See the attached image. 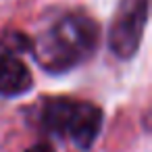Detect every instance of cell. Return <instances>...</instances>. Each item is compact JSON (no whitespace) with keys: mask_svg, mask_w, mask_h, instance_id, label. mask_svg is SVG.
I'll return each mask as SVG.
<instances>
[{"mask_svg":"<svg viewBox=\"0 0 152 152\" xmlns=\"http://www.w3.org/2000/svg\"><path fill=\"white\" fill-rule=\"evenodd\" d=\"M98 42V23L86 13H69L31 42V52L44 71L65 73L88 61Z\"/></svg>","mask_w":152,"mask_h":152,"instance_id":"1","label":"cell"},{"mask_svg":"<svg viewBox=\"0 0 152 152\" xmlns=\"http://www.w3.org/2000/svg\"><path fill=\"white\" fill-rule=\"evenodd\" d=\"M42 125L46 131L61 137H71L79 148L88 150L100 133L102 110L86 100L54 96L44 102Z\"/></svg>","mask_w":152,"mask_h":152,"instance_id":"2","label":"cell"},{"mask_svg":"<svg viewBox=\"0 0 152 152\" xmlns=\"http://www.w3.org/2000/svg\"><path fill=\"white\" fill-rule=\"evenodd\" d=\"M148 21V0H121L108 27V46L115 56L131 58Z\"/></svg>","mask_w":152,"mask_h":152,"instance_id":"3","label":"cell"},{"mask_svg":"<svg viewBox=\"0 0 152 152\" xmlns=\"http://www.w3.org/2000/svg\"><path fill=\"white\" fill-rule=\"evenodd\" d=\"M34 86V77L29 67L21 61V56L2 54L0 56V96H21L29 92Z\"/></svg>","mask_w":152,"mask_h":152,"instance_id":"4","label":"cell"},{"mask_svg":"<svg viewBox=\"0 0 152 152\" xmlns=\"http://www.w3.org/2000/svg\"><path fill=\"white\" fill-rule=\"evenodd\" d=\"M0 48H2V54L19 56L21 52L31 50V40L21 31H7L0 38Z\"/></svg>","mask_w":152,"mask_h":152,"instance_id":"5","label":"cell"},{"mask_svg":"<svg viewBox=\"0 0 152 152\" xmlns=\"http://www.w3.org/2000/svg\"><path fill=\"white\" fill-rule=\"evenodd\" d=\"M25 152H54L48 144H36V146H31V148H27Z\"/></svg>","mask_w":152,"mask_h":152,"instance_id":"6","label":"cell"}]
</instances>
